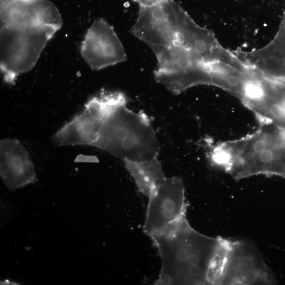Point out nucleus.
Here are the masks:
<instances>
[{
	"label": "nucleus",
	"mask_w": 285,
	"mask_h": 285,
	"mask_svg": "<svg viewBox=\"0 0 285 285\" xmlns=\"http://www.w3.org/2000/svg\"><path fill=\"white\" fill-rule=\"evenodd\" d=\"M81 54L94 71L127 60L124 46L113 28L101 18L95 20L87 31L81 44Z\"/></svg>",
	"instance_id": "nucleus-10"
},
{
	"label": "nucleus",
	"mask_w": 285,
	"mask_h": 285,
	"mask_svg": "<svg viewBox=\"0 0 285 285\" xmlns=\"http://www.w3.org/2000/svg\"><path fill=\"white\" fill-rule=\"evenodd\" d=\"M184 13L174 0L140 7L131 33L151 49L173 45L176 42Z\"/></svg>",
	"instance_id": "nucleus-8"
},
{
	"label": "nucleus",
	"mask_w": 285,
	"mask_h": 285,
	"mask_svg": "<svg viewBox=\"0 0 285 285\" xmlns=\"http://www.w3.org/2000/svg\"><path fill=\"white\" fill-rule=\"evenodd\" d=\"M149 197L144 230L149 236L185 216V188L181 178H163Z\"/></svg>",
	"instance_id": "nucleus-9"
},
{
	"label": "nucleus",
	"mask_w": 285,
	"mask_h": 285,
	"mask_svg": "<svg viewBox=\"0 0 285 285\" xmlns=\"http://www.w3.org/2000/svg\"><path fill=\"white\" fill-rule=\"evenodd\" d=\"M162 261L156 285H217L226 239L203 235L186 217L150 236Z\"/></svg>",
	"instance_id": "nucleus-1"
},
{
	"label": "nucleus",
	"mask_w": 285,
	"mask_h": 285,
	"mask_svg": "<svg viewBox=\"0 0 285 285\" xmlns=\"http://www.w3.org/2000/svg\"><path fill=\"white\" fill-rule=\"evenodd\" d=\"M274 272L258 250L248 241L226 239L217 285H274Z\"/></svg>",
	"instance_id": "nucleus-5"
},
{
	"label": "nucleus",
	"mask_w": 285,
	"mask_h": 285,
	"mask_svg": "<svg viewBox=\"0 0 285 285\" xmlns=\"http://www.w3.org/2000/svg\"><path fill=\"white\" fill-rule=\"evenodd\" d=\"M152 50L158 63L155 80L173 94L204 82L206 62L194 51L179 45Z\"/></svg>",
	"instance_id": "nucleus-6"
},
{
	"label": "nucleus",
	"mask_w": 285,
	"mask_h": 285,
	"mask_svg": "<svg viewBox=\"0 0 285 285\" xmlns=\"http://www.w3.org/2000/svg\"><path fill=\"white\" fill-rule=\"evenodd\" d=\"M258 120L257 131L215 145L210 159L236 180L260 174L285 179V126L269 119Z\"/></svg>",
	"instance_id": "nucleus-2"
},
{
	"label": "nucleus",
	"mask_w": 285,
	"mask_h": 285,
	"mask_svg": "<svg viewBox=\"0 0 285 285\" xmlns=\"http://www.w3.org/2000/svg\"><path fill=\"white\" fill-rule=\"evenodd\" d=\"M0 174L9 190L14 191L37 181L30 157L17 139H2L0 143Z\"/></svg>",
	"instance_id": "nucleus-11"
},
{
	"label": "nucleus",
	"mask_w": 285,
	"mask_h": 285,
	"mask_svg": "<svg viewBox=\"0 0 285 285\" xmlns=\"http://www.w3.org/2000/svg\"><path fill=\"white\" fill-rule=\"evenodd\" d=\"M135 1L139 4V7H148V6L164 1L165 0H135Z\"/></svg>",
	"instance_id": "nucleus-13"
},
{
	"label": "nucleus",
	"mask_w": 285,
	"mask_h": 285,
	"mask_svg": "<svg viewBox=\"0 0 285 285\" xmlns=\"http://www.w3.org/2000/svg\"><path fill=\"white\" fill-rule=\"evenodd\" d=\"M60 30L30 23L1 27V71L6 83L14 84L19 75L36 65L49 41Z\"/></svg>",
	"instance_id": "nucleus-4"
},
{
	"label": "nucleus",
	"mask_w": 285,
	"mask_h": 285,
	"mask_svg": "<svg viewBox=\"0 0 285 285\" xmlns=\"http://www.w3.org/2000/svg\"><path fill=\"white\" fill-rule=\"evenodd\" d=\"M117 92L103 91L85 104L84 109L64 125L53 136L57 146L94 147L105 119L120 104Z\"/></svg>",
	"instance_id": "nucleus-7"
},
{
	"label": "nucleus",
	"mask_w": 285,
	"mask_h": 285,
	"mask_svg": "<svg viewBox=\"0 0 285 285\" xmlns=\"http://www.w3.org/2000/svg\"><path fill=\"white\" fill-rule=\"evenodd\" d=\"M120 105L103 121L95 147L124 161L158 158L160 144L147 115Z\"/></svg>",
	"instance_id": "nucleus-3"
},
{
	"label": "nucleus",
	"mask_w": 285,
	"mask_h": 285,
	"mask_svg": "<svg viewBox=\"0 0 285 285\" xmlns=\"http://www.w3.org/2000/svg\"><path fill=\"white\" fill-rule=\"evenodd\" d=\"M139 192L149 196L151 191L165 177L158 158L142 162L124 161Z\"/></svg>",
	"instance_id": "nucleus-12"
},
{
	"label": "nucleus",
	"mask_w": 285,
	"mask_h": 285,
	"mask_svg": "<svg viewBox=\"0 0 285 285\" xmlns=\"http://www.w3.org/2000/svg\"><path fill=\"white\" fill-rule=\"evenodd\" d=\"M1 285H18V284H16L14 282H12L11 281L7 280H4V281H1Z\"/></svg>",
	"instance_id": "nucleus-14"
}]
</instances>
